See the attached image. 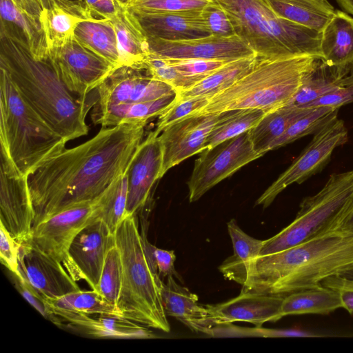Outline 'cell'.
Returning a JSON list of instances; mask_svg holds the SVG:
<instances>
[{
    "label": "cell",
    "instance_id": "10",
    "mask_svg": "<svg viewBox=\"0 0 353 353\" xmlns=\"http://www.w3.org/2000/svg\"><path fill=\"white\" fill-rule=\"evenodd\" d=\"M347 140L348 132L343 120L336 119L325 125L314 134L300 155L259 197L256 205L266 208L288 186L301 184L321 172L330 161L335 148Z\"/></svg>",
    "mask_w": 353,
    "mask_h": 353
},
{
    "label": "cell",
    "instance_id": "16",
    "mask_svg": "<svg viewBox=\"0 0 353 353\" xmlns=\"http://www.w3.org/2000/svg\"><path fill=\"white\" fill-rule=\"evenodd\" d=\"M19 245L21 275L47 299L80 290L77 281L59 261L29 241Z\"/></svg>",
    "mask_w": 353,
    "mask_h": 353
},
{
    "label": "cell",
    "instance_id": "18",
    "mask_svg": "<svg viewBox=\"0 0 353 353\" xmlns=\"http://www.w3.org/2000/svg\"><path fill=\"white\" fill-rule=\"evenodd\" d=\"M163 154L159 134L142 141L129 166L126 215H135L146 204L155 182L161 178Z\"/></svg>",
    "mask_w": 353,
    "mask_h": 353
},
{
    "label": "cell",
    "instance_id": "22",
    "mask_svg": "<svg viewBox=\"0 0 353 353\" xmlns=\"http://www.w3.org/2000/svg\"><path fill=\"white\" fill-rule=\"evenodd\" d=\"M54 313L89 335L98 338L147 339L154 338L146 326L125 318L108 314H87L52 308Z\"/></svg>",
    "mask_w": 353,
    "mask_h": 353
},
{
    "label": "cell",
    "instance_id": "30",
    "mask_svg": "<svg viewBox=\"0 0 353 353\" xmlns=\"http://www.w3.org/2000/svg\"><path fill=\"white\" fill-rule=\"evenodd\" d=\"M268 1L279 17L319 32L323 31L336 12V10L327 0Z\"/></svg>",
    "mask_w": 353,
    "mask_h": 353
},
{
    "label": "cell",
    "instance_id": "50",
    "mask_svg": "<svg viewBox=\"0 0 353 353\" xmlns=\"http://www.w3.org/2000/svg\"><path fill=\"white\" fill-rule=\"evenodd\" d=\"M321 284L339 292L343 308L353 314V275L330 276Z\"/></svg>",
    "mask_w": 353,
    "mask_h": 353
},
{
    "label": "cell",
    "instance_id": "1",
    "mask_svg": "<svg viewBox=\"0 0 353 353\" xmlns=\"http://www.w3.org/2000/svg\"><path fill=\"white\" fill-rule=\"evenodd\" d=\"M145 121L101 128L65 148L28 176L34 225L63 210L92 203L125 172L143 141Z\"/></svg>",
    "mask_w": 353,
    "mask_h": 353
},
{
    "label": "cell",
    "instance_id": "39",
    "mask_svg": "<svg viewBox=\"0 0 353 353\" xmlns=\"http://www.w3.org/2000/svg\"><path fill=\"white\" fill-rule=\"evenodd\" d=\"M53 309L87 314H108L121 316L117 306L108 302L98 292L79 290L63 296L47 299ZM122 317V316H121Z\"/></svg>",
    "mask_w": 353,
    "mask_h": 353
},
{
    "label": "cell",
    "instance_id": "2",
    "mask_svg": "<svg viewBox=\"0 0 353 353\" xmlns=\"http://www.w3.org/2000/svg\"><path fill=\"white\" fill-rule=\"evenodd\" d=\"M353 275V235L335 230L292 248L261 255L244 268L241 292L285 296Z\"/></svg>",
    "mask_w": 353,
    "mask_h": 353
},
{
    "label": "cell",
    "instance_id": "6",
    "mask_svg": "<svg viewBox=\"0 0 353 353\" xmlns=\"http://www.w3.org/2000/svg\"><path fill=\"white\" fill-rule=\"evenodd\" d=\"M317 59L320 58L309 55L259 58L248 73L210 99L203 108L192 115L246 108L269 112L288 105L300 87L304 74Z\"/></svg>",
    "mask_w": 353,
    "mask_h": 353
},
{
    "label": "cell",
    "instance_id": "57",
    "mask_svg": "<svg viewBox=\"0 0 353 353\" xmlns=\"http://www.w3.org/2000/svg\"><path fill=\"white\" fill-rule=\"evenodd\" d=\"M323 1H326V0H323Z\"/></svg>",
    "mask_w": 353,
    "mask_h": 353
},
{
    "label": "cell",
    "instance_id": "40",
    "mask_svg": "<svg viewBox=\"0 0 353 353\" xmlns=\"http://www.w3.org/2000/svg\"><path fill=\"white\" fill-rule=\"evenodd\" d=\"M137 68L145 70L154 79L166 83L177 93L193 87L203 79L198 77L185 75L173 66L165 58L150 52L148 57Z\"/></svg>",
    "mask_w": 353,
    "mask_h": 353
},
{
    "label": "cell",
    "instance_id": "42",
    "mask_svg": "<svg viewBox=\"0 0 353 353\" xmlns=\"http://www.w3.org/2000/svg\"><path fill=\"white\" fill-rule=\"evenodd\" d=\"M208 101V98L201 96L184 98L176 97L174 101L159 116L154 131L159 134L169 125L203 108Z\"/></svg>",
    "mask_w": 353,
    "mask_h": 353
},
{
    "label": "cell",
    "instance_id": "8",
    "mask_svg": "<svg viewBox=\"0 0 353 353\" xmlns=\"http://www.w3.org/2000/svg\"><path fill=\"white\" fill-rule=\"evenodd\" d=\"M353 210V170L331 174L324 186L300 203L294 221L265 240L260 255L292 248L335 230Z\"/></svg>",
    "mask_w": 353,
    "mask_h": 353
},
{
    "label": "cell",
    "instance_id": "46",
    "mask_svg": "<svg viewBox=\"0 0 353 353\" xmlns=\"http://www.w3.org/2000/svg\"><path fill=\"white\" fill-rule=\"evenodd\" d=\"M201 14L211 35L221 37L236 35L230 19L216 0H209Z\"/></svg>",
    "mask_w": 353,
    "mask_h": 353
},
{
    "label": "cell",
    "instance_id": "23",
    "mask_svg": "<svg viewBox=\"0 0 353 353\" xmlns=\"http://www.w3.org/2000/svg\"><path fill=\"white\" fill-rule=\"evenodd\" d=\"M161 296L167 316L174 317L193 332L211 334L215 325L206 305L199 303L198 296L178 284L173 276L163 283Z\"/></svg>",
    "mask_w": 353,
    "mask_h": 353
},
{
    "label": "cell",
    "instance_id": "17",
    "mask_svg": "<svg viewBox=\"0 0 353 353\" xmlns=\"http://www.w3.org/2000/svg\"><path fill=\"white\" fill-rule=\"evenodd\" d=\"M116 244L114 234L99 219H94L74 239L70 256L81 279L97 290L107 253Z\"/></svg>",
    "mask_w": 353,
    "mask_h": 353
},
{
    "label": "cell",
    "instance_id": "7",
    "mask_svg": "<svg viewBox=\"0 0 353 353\" xmlns=\"http://www.w3.org/2000/svg\"><path fill=\"white\" fill-rule=\"evenodd\" d=\"M122 262L117 307L122 317L165 332L170 330L161 291L163 281L149 263L135 215H126L115 234Z\"/></svg>",
    "mask_w": 353,
    "mask_h": 353
},
{
    "label": "cell",
    "instance_id": "38",
    "mask_svg": "<svg viewBox=\"0 0 353 353\" xmlns=\"http://www.w3.org/2000/svg\"><path fill=\"white\" fill-rule=\"evenodd\" d=\"M339 108L314 107L307 114L295 120L270 146V151L283 147L301 137L314 134L338 119Z\"/></svg>",
    "mask_w": 353,
    "mask_h": 353
},
{
    "label": "cell",
    "instance_id": "27",
    "mask_svg": "<svg viewBox=\"0 0 353 353\" xmlns=\"http://www.w3.org/2000/svg\"><path fill=\"white\" fill-rule=\"evenodd\" d=\"M117 39L121 65L137 68L150 55L148 37L133 12L119 2L116 15L110 19Z\"/></svg>",
    "mask_w": 353,
    "mask_h": 353
},
{
    "label": "cell",
    "instance_id": "26",
    "mask_svg": "<svg viewBox=\"0 0 353 353\" xmlns=\"http://www.w3.org/2000/svg\"><path fill=\"white\" fill-rule=\"evenodd\" d=\"M321 59L343 75L353 70V18L336 10L321 32Z\"/></svg>",
    "mask_w": 353,
    "mask_h": 353
},
{
    "label": "cell",
    "instance_id": "31",
    "mask_svg": "<svg viewBox=\"0 0 353 353\" xmlns=\"http://www.w3.org/2000/svg\"><path fill=\"white\" fill-rule=\"evenodd\" d=\"M343 307L340 294L322 284L290 293L284 296L283 316L307 314H325Z\"/></svg>",
    "mask_w": 353,
    "mask_h": 353
},
{
    "label": "cell",
    "instance_id": "44",
    "mask_svg": "<svg viewBox=\"0 0 353 353\" xmlns=\"http://www.w3.org/2000/svg\"><path fill=\"white\" fill-rule=\"evenodd\" d=\"M9 276L20 294L45 319L59 327H62L63 320L56 315L45 297L21 274L8 270Z\"/></svg>",
    "mask_w": 353,
    "mask_h": 353
},
{
    "label": "cell",
    "instance_id": "15",
    "mask_svg": "<svg viewBox=\"0 0 353 353\" xmlns=\"http://www.w3.org/2000/svg\"><path fill=\"white\" fill-rule=\"evenodd\" d=\"M220 114L191 115L165 128L159 134L163 154L161 176L205 149L207 137Z\"/></svg>",
    "mask_w": 353,
    "mask_h": 353
},
{
    "label": "cell",
    "instance_id": "32",
    "mask_svg": "<svg viewBox=\"0 0 353 353\" xmlns=\"http://www.w3.org/2000/svg\"><path fill=\"white\" fill-rule=\"evenodd\" d=\"M313 108H300L290 104L266 113L251 130L250 134L254 150L263 156L270 151L278 139L297 119L310 112Z\"/></svg>",
    "mask_w": 353,
    "mask_h": 353
},
{
    "label": "cell",
    "instance_id": "51",
    "mask_svg": "<svg viewBox=\"0 0 353 353\" xmlns=\"http://www.w3.org/2000/svg\"><path fill=\"white\" fill-rule=\"evenodd\" d=\"M92 14L100 19H112L117 14L119 2L117 0H83ZM97 18V17H95Z\"/></svg>",
    "mask_w": 353,
    "mask_h": 353
},
{
    "label": "cell",
    "instance_id": "29",
    "mask_svg": "<svg viewBox=\"0 0 353 353\" xmlns=\"http://www.w3.org/2000/svg\"><path fill=\"white\" fill-rule=\"evenodd\" d=\"M176 94L175 93L149 101L116 104L97 108L93 120L101 128L139 121H148L161 114L174 101Z\"/></svg>",
    "mask_w": 353,
    "mask_h": 353
},
{
    "label": "cell",
    "instance_id": "21",
    "mask_svg": "<svg viewBox=\"0 0 353 353\" xmlns=\"http://www.w3.org/2000/svg\"><path fill=\"white\" fill-rule=\"evenodd\" d=\"M131 10L148 37L181 41L211 35L201 10L165 13Z\"/></svg>",
    "mask_w": 353,
    "mask_h": 353
},
{
    "label": "cell",
    "instance_id": "19",
    "mask_svg": "<svg viewBox=\"0 0 353 353\" xmlns=\"http://www.w3.org/2000/svg\"><path fill=\"white\" fill-rule=\"evenodd\" d=\"M34 220L28 177L11 176L0 168V223L21 244L30 239Z\"/></svg>",
    "mask_w": 353,
    "mask_h": 353
},
{
    "label": "cell",
    "instance_id": "49",
    "mask_svg": "<svg viewBox=\"0 0 353 353\" xmlns=\"http://www.w3.org/2000/svg\"><path fill=\"white\" fill-rule=\"evenodd\" d=\"M351 74L352 79L347 85L324 94L303 108L329 106L339 108L343 105L353 103V70Z\"/></svg>",
    "mask_w": 353,
    "mask_h": 353
},
{
    "label": "cell",
    "instance_id": "12",
    "mask_svg": "<svg viewBox=\"0 0 353 353\" xmlns=\"http://www.w3.org/2000/svg\"><path fill=\"white\" fill-rule=\"evenodd\" d=\"M63 81L76 96L85 99L117 69L116 65L88 49L74 38L50 50Z\"/></svg>",
    "mask_w": 353,
    "mask_h": 353
},
{
    "label": "cell",
    "instance_id": "53",
    "mask_svg": "<svg viewBox=\"0 0 353 353\" xmlns=\"http://www.w3.org/2000/svg\"><path fill=\"white\" fill-rule=\"evenodd\" d=\"M335 230L344 234L353 235V210L341 221Z\"/></svg>",
    "mask_w": 353,
    "mask_h": 353
},
{
    "label": "cell",
    "instance_id": "20",
    "mask_svg": "<svg viewBox=\"0 0 353 353\" xmlns=\"http://www.w3.org/2000/svg\"><path fill=\"white\" fill-rule=\"evenodd\" d=\"M284 296L241 292L228 301L206 306L215 326L243 321L260 327L267 322H276L283 317L281 305Z\"/></svg>",
    "mask_w": 353,
    "mask_h": 353
},
{
    "label": "cell",
    "instance_id": "52",
    "mask_svg": "<svg viewBox=\"0 0 353 353\" xmlns=\"http://www.w3.org/2000/svg\"><path fill=\"white\" fill-rule=\"evenodd\" d=\"M16 5L41 22L44 10L41 0H12Z\"/></svg>",
    "mask_w": 353,
    "mask_h": 353
},
{
    "label": "cell",
    "instance_id": "5",
    "mask_svg": "<svg viewBox=\"0 0 353 353\" xmlns=\"http://www.w3.org/2000/svg\"><path fill=\"white\" fill-rule=\"evenodd\" d=\"M236 35L260 59L309 55L321 59V32L279 17L268 0H216Z\"/></svg>",
    "mask_w": 353,
    "mask_h": 353
},
{
    "label": "cell",
    "instance_id": "36",
    "mask_svg": "<svg viewBox=\"0 0 353 353\" xmlns=\"http://www.w3.org/2000/svg\"><path fill=\"white\" fill-rule=\"evenodd\" d=\"M128 170L119 176L95 201L92 218L102 221L114 234L126 216Z\"/></svg>",
    "mask_w": 353,
    "mask_h": 353
},
{
    "label": "cell",
    "instance_id": "56",
    "mask_svg": "<svg viewBox=\"0 0 353 353\" xmlns=\"http://www.w3.org/2000/svg\"><path fill=\"white\" fill-rule=\"evenodd\" d=\"M41 1H42L44 8H46L48 6V0H41Z\"/></svg>",
    "mask_w": 353,
    "mask_h": 353
},
{
    "label": "cell",
    "instance_id": "41",
    "mask_svg": "<svg viewBox=\"0 0 353 353\" xmlns=\"http://www.w3.org/2000/svg\"><path fill=\"white\" fill-rule=\"evenodd\" d=\"M122 262L116 244L108 250L101 278L98 292L108 302L117 306L122 283Z\"/></svg>",
    "mask_w": 353,
    "mask_h": 353
},
{
    "label": "cell",
    "instance_id": "13",
    "mask_svg": "<svg viewBox=\"0 0 353 353\" xmlns=\"http://www.w3.org/2000/svg\"><path fill=\"white\" fill-rule=\"evenodd\" d=\"M97 90V108L149 101L177 93L172 86L154 79L145 70L127 65L117 68Z\"/></svg>",
    "mask_w": 353,
    "mask_h": 353
},
{
    "label": "cell",
    "instance_id": "11",
    "mask_svg": "<svg viewBox=\"0 0 353 353\" xmlns=\"http://www.w3.org/2000/svg\"><path fill=\"white\" fill-rule=\"evenodd\" d=\"M95 201L54 214L34 224L30 243L59 261L76 281L81 277L70 256V245L78 233L92 220Z\"/></svg>",
    "mask_w": 353,
    "mask_h": 353
},
{
    "label": "cell",
    "instance_id": "55",
    "mask_svg": "<svg viewBox=\"0 0 353 353\" xmlns=\"http://www.w3.org/2000/svg\"><path fill=\"white\" fill-rule=\"evenodd\" d=\"M119 2L121 3L122 4L127 5L130 0H117Z\"/></svg>",
    "mask_w": 353,
    "mask_h": 353
},
{
    "label": "cell",
    "instance_id": "14",
    "mask_svg": "<svg viewBox=\"0 0 353 353\" xmlns=\"http://www.w3.org/2000/svg\"><path fill=\"white\" fill-rule=\"evenodd\" d=\"M150 52L172 59H203L232 61L256 55L237 35L166 41L148 37Z\"/></svg>",
    "mask_w": 353,
    "mask_h": 353
},
{
    "label": "cell",
    "instance_id": "25",
    "mask_svg": "<svg viewBox=\"0 0 353 353\" xmlns=\"http://www.w3.org/2000/svg\"><path fill=\"white\" fill-rule=\"evenodd\" d=\"M0 34L21 42L35 59H41L49 56L46 36L39 20L12 0H0Z\"/></svg>",
    "mask_w": 353,
    "mask_h": 353
},
{
    "label": "cell",
    "instance_id": "4",
    "mask_svg": "<svg viewBox=\"0 0 353 353\" xmlns=\"http://www.w3.org/2000/svg\"><path fill=\"white\" fill-rule=\"evenodd\" d=\"M66 143L23 100L0 68V168L11 176L28 177L63 150Z\"/></svg>",
    "mask_w": 353,
    "mask_h": 353
},
{
    "label": "cell",
    "instance_id": "3",
    "mask_svg": "<svg viewBox=\"0 0 353 353\" xmlns=\"http://www.w3.org/2000/svg\"><path fill=\"white\" fill-rule=\"evenodd\" d=\"M0 68L20 96L68 142L85 135L92 104L66 87L52 59H35L21 42L0 34Z\"/></svg>",
    "mask_w": 353,
    "mask_h": 353
},
{
    "label": "cell",
    "instance_id": "43",
    "mask_svg": "<svg viewBox=\"0 0 353 353\" xmlns=\"http://www.w3.org/2000/svg\"><path fill=\"white\" fill-rule=\"evenodd\" d=\"M209 0H130L131 10L146 12H180L201 10Z\"/></svg>",
    "mask_w": 353,
    "mask_h": 353
},
{
    "label": "cell",
    "instance_id": "24",
    "mask_svg": "<svg viewBox=\"0 0 353 353\" xmlns=\"http://www.w3.org/2000/svg\"><path fill=\"white\" fill-rule=\"evenodd\" d=\"M94 18L83 1L48 0L41 23L49 51L64 46L74 38V30L80 23Z\"/></svg>",
    "mask_w": 353,
    "mask_h": 353
},
{
    "label": "cell",
    "instance_id": "28",
    "mask_svg": "<svg viewBox=\"0 0 353 353\" xmlns=\"http://www.w3.org/2000/svg\"><path fill=\"white\" fill-rule=\"evenodd\" d=\"M351 79V72L345 76L321 59H317L304 74L300 87L288 104L303 108L324 94L345 86Z\"/></svg>",
    "mask_w": 353,
    "mask_h": 353
},
{
    "label": "cell",
    "instance_id": "48",
    "mask_svg": "<svg viewBox=\"0 0 353 353\" xmlns=\"http://www.w3.org/2000/svg\"><path fill=\"white\" fill-rule=\"evenodd\" d=\"M0 258L1 263L14 273L19 270V245L0 223Z\"/></svg>",
    "mask_w": 353,
    "mask_h": 353
},
{
    "label": "cell",
    "instance_id": "54",
    "mask_svg": "<svg viewBox=\"0 0 353 353\" xmlns=\"http://www.w3.org/2000/svg\"><path fill=\"white\" fill-rule=\"evenodd\" d=\"M336 1L344 10L353 15V0H336Z\"/></svg>",
    "mask_w": 353,
    "mask_h": 353
},
{
    "label": "cell",
    "instance_id": "34",
    "mask_svg": "<svg viewBox=\"0 0 353 353\" xmlns=\"http://www.w3.org/2000/svg\"><path fill=\"white\" fill-rule=\"evenodd\" d=\"M227 227L233 247V255L225 259L219 270L225 278L239 284L245 266L260 255L265 240L256 239L247 234L235 219L228 221Z\"/></svg>",
    "mask_w": 353,
    "mask_h": 353
},
{
    "label": "cell",
    "instance_id": "9",
    "mask_svg": "<svg viewBox=\"0 0 353 353\" xmlns=\"http://www.w3.org/2000/svg\"><path fill=\"white\" fill-rule=\"evenodd\" d=\"M261 157L253 148L250 130L205 148L195 160L188 182L190 202L199 200L220 181Z\"/></svg>",
    "mask_w": 353,
    "mask_h": 353
},
{
    "label": "cell",
    "instance_id": "33",
    "mask_svg": "<svg viewBox=\"0 0 353 353\" xmlns=\"http://www.w3.org/2000/svg\"><path fill=\"white\" fill-rule=\"evenodd\" d=\"M74 38L117 68L121 66L116 32L110 19L94 18L80 23Z\"/></svg>",
    "mask_w": 353,
    "mask_h": 353
},
{
    "label": "cell",
    "instance_id": "35",
    "mask_svg": "<svg viewBox=\"0 0 353 353\" xmlns=\"http://www.w3.org/2000/svg\"><path fill=\"white\" fill-rule=\"evenodd\" d=\"M257 55L227 63L191 88L177 93L179 98L201 96L211 99L225 90L248 73L257 63Z\"/></svg>",
    "mask_w": 353,
    "mask_h": 353
},
{
    "label": "cell",
    "instance_id": "45",
    "mask_svg": "<svg viewBox=\"0 0 353 353\" xmlns=\"http://www.w3.org/2000/svg\"><path fill=\"white\" fill-rule=\"evenodd\" d=\"M141 224V235L147 259L160 276H175L181 279L174 268L176 256L174 250H166L151 244L147 238V228Z\"/></svg>",
    "mask_w": 353,
    "mask_h": 353
},
{
    "label": "cell",
    "instance_id": "47",
    "mask_svg": "<svg viewBox=\"0 0 353 353\" xmlns=\"http://www.w3.org/2000/svg\"><path fill=\"white\" fill-rule=\"evenodd\" d=\"M166 59L181 73L203 79L228 63L224 61L203 59Z\"/></svg>",
    "mask_w": 353,
    "mask_h": 353
},
{
    "label": "cell",
    "instance_id": "37",
    "mask_svg": "<svg viewBox=\"0 0 353 353\" xmlns=\"http://www.w3.org/2000/svg\"><path fill=\"white\" fill-rule=\"evenodd\" d=\"M266 113L268 112L263 110L253 108L233 110L220 113L218 120L207 137L205 149L214 147L251 130Z\"/></svg>",
    "mask_w": 353,
    "mask_h": 353
}]
</instances>
